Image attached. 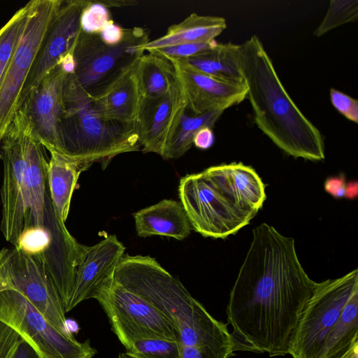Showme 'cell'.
Returning <instances> with one entry per match:
<instances>
[{
	"label": "cell",
	"mask_w": 358,
	"mask_h": 358,
	"mask_svg": "<svg viewBox=\"0 0 358 358\" xmlns=\"http://www.w3.org/2000/svg\"><path fill=\"white\" fill-rule=\"evenodd\" d=\"M317 285L302 266L293 238L266 223L255 227L226 310L234 351L287 355Z\"/></svg>",
	"instance_id": "obj_1"
},
{
	"label": "cell",
	"mask_w": 358,
	"mask_h": 358,
	"mask_svg": "<svg viewBox=\"0 0 358 358\" xmlns=\"http://www.w3.org/2000/svg\"><path fill=\"white\" fill-rule=\"evenodd\" d=\"M265 187L252 166L232 162L182 177L178 195L194 231L224 239L248 225L262 209Z\"/></svg>",
	"instance_id": "obj_2"
},
{
	"label": "cell",
	"mask_w": 358,
	"mask_h": 358,
	"mask_svg": "<svg viewBox=\"0 0 358 358\" xmlns=\"http://www.w3.org/2000/svg\"><path fill=\"white\" fill-rule=\"evenodd\" d=\"M238 60L257 127L288 155L324 159L321 132L289 96L258 36L239 45Z\"/></svg>",
	"instance_id": "obj_3"
},
{
	"label": "cell",
	"mask_w": 358,
	"mask_h": 358,
	"mask_svg": "<svg viewBox=\"0 0 358 358\" xmlns=\"http://www.w3.org/2000/svg\"><path fill=\"white\" fill-rule=\"evenodd\" d=\"M113 278L171 322L181 345L234 348L227 325L215 319L155 259L124 255Z\"/></svg>",
	"instance_id": "obj_4"
},
{
	"label": "cell",
	"mask_w": 358,
	"mask_h": 358,
	"mask_svg": "<svg viewBox=\"0 0 358 358\" xmlns=\"http://www.w3.org/2000/svg\"><path fill=\"white\" fill-rule=\"evenodd\" d=\"M62 131L64 154L91 166L105 168L115 156L139 150L136 124L124 123L106 116L73 73L63 87Z\"/></svg>",
	"instance_id": "obj_5"
},
{
	"label": "cell",
	"mask_w": 358,
	"mask_h": 358,
	"mask_svg": "<svg viewBox=\"0 0 358 358\" xmlns=\"http://www.w3.org/2000/svg\"><path fill=\"white\" fill-rule=\"evenodd\" d=\"M149 41L141 27L126 29L123 41L116 45H106L99 34L81 31L73 50V74L84 91L96 98L144 54Z\"/></svg>",
	"instance_id": "obj_6"
},
{
	"label": "cell",
	"mask_w": 358,
	"mask_h": 358,
	"mask_svg": "<svg viewBox=\"0 0 358 358\" xmlns=\"http://www.w3.org/2000/svg\"><path fill=\"white\" fill-rule=\"evenodd\" d=\"M357 289V268L317 282L292 335L288 354L292 358H320L329 332Z\"/></svg>",
	"instance_id": "obj_7"
},
{
	"label": "cell",
	"mask_w": 358,
	"mask_h": 358,
	"mask_svg": "<svg viewBox=\"0 0 358 358\" xmlns=\"http://www.w3.org/2000/svg\"><path fill=\"white\" fill-rule=\"evenodd\" d=\"M62 0H31L26 24L0 83V145L20 107L22 90Z\"/></svg>",
	"instance_id": "obj_8"
},
{
	"label": "cell",
	"mask_w": 358,
	"mask_h": 358,
	"mask_svg": "<svg viewBox=\"0 0 358 358\" xmlns=\"http://www.w3.org/2000/svg\"><path fill=\"white\" fill-rule=\"evenodd\" d=\"M94 299L102 307L113 331L126 350L142 338L180 341L178 331L171 322L113 275L103 282Z\"/></svg>",
	"instance_id": "obj_9"
},
{
	"label": "cell",
	"mask_w": 358,
	"mask_h": 358,
	"mask_svg": "<svg viewBox=\"0 0 358 358\" xmlns=\"http://www.w3.org/2000/svg\"><path fill=\"white\" fill-rule=\"evenodd\" d=\"M0 320L13 328L39 358H92L89 340L80 342L59 331L20 292L0 290Z\"/></svg>",
	"instance_id": "obj_10"
},
{
	"label": "cell",
	"mask_w": 358,
	"mask_h": 358,
	"mask_svg": "<svg viewBox=\"0 0 358 358\" xmlns=\"http://www.w3.org/2000/svg\"><path fill=\"white\" fill-rule=\"evenodd\" d=\"M26 122V116L19 108L0 145L3 163L0 229L5 239L14 247L24 228L27 213Z\"/></svg>",
	"instance_id": "obj_11"
},
{
	"label": "cell",
	"mask_w": 358,
	"mask_h": 358,
	"mask_svg": "<svg viewBox=\"0 0 358 358\" xmlns=\"http://www.w3.org/2000/svg\"><path fill=\"white\" fill-rule=\"evenodd\" d=\"M13 289L24 295L62 334L75 338L66 327L64 305L45 265L16 248L0 250V290Z\"/></svg>",
	"instance_id": "obj_12"
},
{
	"label": "cell",
	"mask_w": 358,
	"mask_h": 358,
	"mask_svg": "<svg viewBox=\"0 0 358 358\" xmlns=\"http://www.w3.org/2000/svg\"><path fill=\"white\" fill-rule=\"evenodd\" d=\"M66 75L62 66L57 64L20 106L43 147L62 153H64L63 87Z\"/></svg>",
	"instance_id": "obj_13"
},
{
	"label": "cell",
	"mask_w": 358,
	"mask_h": 358,
	"mask_svg": "<svg viewBox=\"0 0 358 358\" xmlns=\"http://www.w3.org/2000/svg\"><path fill=\"white\" fill-rule=\"evenodd\" d=\"M87 1H62L27 77L20 106L42 79L59 64L61 59L66 54L73 52L81 32V13Z\"/></svg>",
	"instance_id": "obj_14"
},
{
	"label": "cell",
	"mask_w": 358,
	"mask_h": 358,
	"mask_svg": "<svg viewBox=\"0 0 358 358\" xmlns=\"http://www.w3.org/2000/svg\"><path fill=\"white\" fill-rule=\"evenodd\" d=\"M187 110V101L178 78L168 93L142 99L136 124L143 152L162 157Z\"/></svg>",
	"instance_id": "obj_15"
},
{
	"label": "cell",
	"mask_w": 358,
	"mask_h": 358,
	"mask_svg": "<svg viewBox=\"0 0 358 358\" xmlns=\"http://www.w3.org/2000/svg\"><path fill=\"white\" fill-rule=\"evenodd\" d=\"M124 251L125 247L115 235H108L92 246L80 244L73 289L66 313L83 301L94 298L103 282L113 275Z\"/></svg>",
	"instance_id": "obj_16"
},
{
	"label": "cell",
	"mask_w": 358,
	"mask_h": 358,
	"mask_svg": "<svg viewBox=\"0 0 358 358\" xmlns=\"http://www.w3.org/2000/svg\"><path fill=\"white\" fill-rule=\"evenodd\" d=\"M175 69L187 101V109L194 115L213 110L224 111L240 103L245 98L244 83H235L218 80L198 71L178 60H169Z\"/></svg>",
	"instance_id": "obj_17"
},
{
	"label": "cell",
	"mask_w": 358,
	"mask_h": 358,
	"mask_svg": "<svg viewBox=\"0 0 358 358\" xmlns=\"http://www.w3.org/2000/svg\"><path fill=\"white\" fill-rule=\"evenodd\" d=\"M24 142L27 179V213L24 228L47 227V210L51 201L50 194L46 192L48 162L45 158L43 145L33 132L27 119Z\"/></svg>",
	"instance_id": "obj_18"
},
{
	"label": "cell",
	"mask_w": 358,
	"mask_h": 358,
	"mask_svg": "<svg viewBox=\"0 0 358 358\" xmlns=\"http://www.w3.org/2000/svg\"><path fill=\"white\" fill-rule=\"evenodd\" d=\"M137 235H158L177 240L187 238L192 226L180 201L163 199L134 214Z\"/></svg>",
	"instance_id": "obj_19"
},
{
	"label": "cell",
	"mask_w": 358,
	"mask_h": 358,
	"mask_svg": "<svg viewBox=\"0 0 358 358\" xmlns=\"http://www.w3.org/2000/svg\"><path fill=\"white\" fill-rule=\"evenodd\" d=\"M48 150L51 155L47 170L49 194L57 217L65 224L80 174L90 166L81 159L56 150Z\"/></svg>",
	"instance_id": "obj_20"
},
{
	"label": "cell",
	"mask_w": 358,
	"mask_h": 358,
	"mask_svg": "<svg viewBox=\"0 0 358 358\" xmlns=\"http://www.w3.org/2000/svg\"><path fill=\"white\" fill-rule=\"evenodd\" d=\"M138 60L99 96L93 98L106 116L124 123H136L142 101L136 71Z\"/></svg>",
	"instance_id": "obj_21"
},
{
	"label": "cell",
	"mask_w": 358,
	"mask_h": 358,
	"mask_svg": "<svg viewBox=\"0 0 358 358\" xmlns=\"http://www.w3.org/2000/svg\"><path fill=\"white\" fill-rule=\"evenodd\" d=\"M226 28V20L222 17L192 13L181 22L169 27L162 37L150 41L145 45V51L183 43L210 41Z\"/></svg>",
	"instance_id": "obj_22"
},
{
	"label": "cell",
	"mask_w": 358,
	"mask_h": 358,
	"mask_svg": "<svg viewBox=\"0 0 358 358\" xmlns=\"http://www.w3.org/2000/svg\"><path fill=\"white\" fill-rule=\"evenodd\" d=\"M239 45L232 43H217L204 53L178 60L189 67L220 80L243 83L239 60ZM173 60V59H172Z\"/></svg>",
	"instance_id": "obj_23"
},
{
	"label": "cell",
	"mask_w": 358,
	"mask_h": 358,
	"mask_svg": "<svg viewBox=\"0 0 358 358\" xmlns=\"http://www.w3.org/2000/svg\"><path fill=\"white\" fill-rule=\"evenodd\" d=\"M136 71L142 99L162 96L177 82L172 63L152 52L143 54L138 59Z\"/></svg>",
	"instance_id": "obj_24"
},
{
	"label": "cell",
	"mask_w": 358,
	"mask_h": 358,
	"mask_svg": "<svg viewBox=\"0 0 358 358\" xmlns=\"http://www.w3.org/2000/svg\"><path fill=\"white\" fill-rule=\"evenodd\" d=\"M358 338V289L345 305L336 324L329 332L320 358H334Z\"/></svg>",
	"instance_id": "obj_25"
},
{
	"label": "cell",
	"mask_w": 358,
	"mask_h": 358,
	"mask_svg": "<svg viewBox=\"0 0 358 358\" xmlns=\"http://www.w3.org/2000/svg\"><path fill=\"white\" fill-rule=\"evenodd\" d=\"M223 112L213 110L192 116L188 115L185 112L162 157L164 159H173L182 156L192 148L197 131L203 127L212 128Z\"/></svg>",
	"instance_id": "obj_26"
},
{
	"label": "cell",
	"mask_w": 358,
	"mask_h": 358,
	"mask_svg": "<svg viewBox=\"0 0 358 358\" xmlns=\"http://www.w3.org/2000/svg\"><path fill=\"white\" fill-rule=\"evenodd\" d=\"M29 10L28 2L0 29V83L26 24Z\"/></svg>",
	"instance_id": "obj_27"
},
{
	"label": "cell",
	"mask_w": 358,
	"mask_h": 358,
	"mask_svg": "<svg viewBox=\"0 0 358 358\" xmlns=\"http://www.w3.org/2000/svg\"><path fill=\"white\" fill-rule=\"evenodd\" d=\"M126 353L133 358H181V347L169 339L142 338L135 341Z\"/></svg>",
	"instance_id": "obj_28"
},
{
	"label": "cell",
	"mask_w": 358,
	"mask_h": 358,
	"mask_svg": "<svg viewBox=\"0 0 358 358\" xmlns=\"http://www.w3.org/2000/svg\"><path fill=\"white\" fill-rule=\"evenodd\" d=\"M357 18V0H331L325 16L313 35L321 36L341 25L356 21Z\"/></svg>",
	"instance_id": "obj_29"
},
{
	"label": "cell",
	"mask_w": 358,
	"mask_h": 358,
	"mask_svg": "<svg viewBox=\"0 0 358 358\" xmlns=\"http://www.w3.org/2000/svg\"><path fill=\"white\" fill-rule=\"evenodd\" d=\"M112 21L109 8L101 1H88L80 15L81 31L90 34H99Z\"/></svg>",
	"instance_id": "obj_30"
},
{
	"label": "cell",
	"mask_w": 358,
	"mask_h": 358,
	"mask_svg": "<svg viewBox=\"0 0 358 358\" xmlns=\"http://www.w3.org/2000/svg\"><path fill=\"white\" fill-rule=\"evenodd\" d=\"M215 40L168 46L148 51L168 60L185 59L208 52L217 45Z\"/></svg>",
	"instance_id": "obj_31"
},
{
	"label": "cell",
	"mask_w": 358,
	"mask_h": 358,
	"mask_svg": "<svg viewBox=\"0 0 358 358\" xmlns=\"http://www.w3.org/2000/svg\"><path fill=\"white\" fill-rule=\"evenodd\" d=\"M181 358H230L234 350L229 347L185 346L180 344Z\"/></svg>",
	"instance_id": "obj_32"
},
{
	"label": "cell",
	"mask_w": 358,
	"mask_h": 358,
	"mask_svg": "<svg viewBox=\"0 0 358 358\" xmlns=\"http://www.w3.org/2000/svg\"><path fill=\"white\" fill-rule=\"evenodd\" d=\"M330 99L332 105L348 120L358 122V101L348 94L331 88Z\"/></svg>",
	"instance_id": "obj_33"
},
{
	"label": "cell",
	"mask_w": 358,
	"mask_h": 358,
	"mask_svg": "<svg viewBox=\"0 0 358 358\" xmlns=\"http://www.w3.org/2000/svg\"><path fill=\"white\" fill-rule=\"evenodd\" d=\"M21 340L13 328L0 320V358H13Z\"/></svg>",
	"instance_id": "obj_34"
},
{
	"label": "cell",
	"mask_w": 358,
	"mask_h": 358,
	"mask_svg": "<svg viewBox=\"0 0 358 358\" xmlns=\"http://www.w3.org/2000/svg\"><path fill=\"white\" fill-rule=\"evenodd\" d=\"M126 29L116 24L113 21L108 23L99 34L103 43L108 45H116L124 39Z\"/></svg>",
	"instance_id": "obj_35"
},
{
	"label": "cell",
	"mask_w": 358,
	"mask_h": 358,
	"mask_svg": "<svg viewBox=\"0 0 358 358\" xmlns=\"http://www.w3.org/2000/svg\"><path fill=\"white\" fill-rule=\"evenodd\" d=\"M347 182L345 176H330L324 182V190L334 198L341 199L345 196Z\"/></svg>",
	"instance_id": "obj_36"
},
{
	"label": "cell",
	"mask_w": 358,
	"mask_h": 358,
	"mask_svg": "<svg viewBox=\"0 0 358 358\" xmlns=\"http://www.w3.org/2000/svg\"><path fill=\"white\" fill-rule=\"evenodd\" d=\"M214 143V134L210 127H203L196 134L193 144L198 148L206 150L210 148Z\"/></svg>",
	"instance_id": "obj_37"
},
{
	"label": "cell",
	"mask_w": 358,
	"mask_h": 358,
	"mask_svg": "<svg viewBox=\"0 0 358 358\" xmlns=\"http://www.w3.org/2000/svg\"><path fill=\"white\" fill-rule=\"evenodd\" d=\"M13 358H39L36 352L25 341L21 340Z\"/></svg>",
	"instance_id": "obj_38"
},
{
	"label": "cell",
	"mask_w": 358,
	"mask_h": 358,
	"mask_svg": "<svg viewBox=\"0 0 358 358\" xmlns=\"http://www.w3.org/2000/svg\"><path fill=\"white\" fill-rule=\"evenodd\" d=\"M334 358H358V338L355 340L343 352Z\"/></svg>",
	"instance_id": "obj_39"
},
{
	"label": "cell",
	"mask_w": 358,
	"mask_h": 358,
	"mask_svg": "<svg viewBox=\"0 0 358 358\" xmlns=\"http://www.w3.org/2000/svg\"><path fill=\"white\" fill-rule=\"evenodd\" d=\"M358 195V183L357 181H350L346 184L345 198L355 199Z\"/></svg>",
	"instance_id": "obj_40"
},
{
	"label": "cell",
	"mask_w": 358,
	"mask_h": 358,
	"mask_svg": "<svg viewBox=\"0 0 358 358\" xmlns=\"http://www.w3.org/2000/svg\"><path fill=\"white\" fill-rule=\"evenodd\" d=\"M101 2L106 6L108 8L110 7H120V6H132L137 4L136 1H123V0H106L101 1Z\"/></svg>",
	"instance_id": "obj_41"
},
{
	"label": "cell",
	"mask_w": 358,
	"mask_h": 358,
	"mask_svg": "<svg viewBox=\"0 0 358 358\" xmlns=\"http://www.w3.org/2000/svg\"><path fill=\"white\" fill-rule=\"evenodd\" d=\"M117 358H133L128 355L126 352H121L118 355Z\"/></svg>",
	"instance_id": "obj_42"
}]
</instances>
